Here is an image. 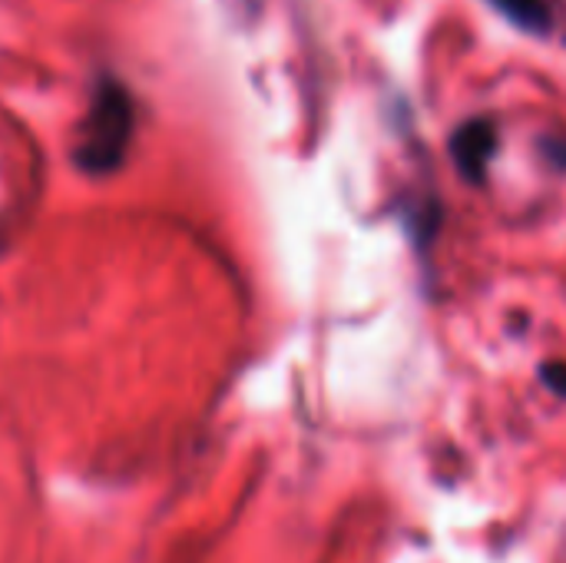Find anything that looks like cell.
I'll return each mask as SVG.
<instances>
[{"mask_svg":"<svg viewBox=\"0 0 566 563\" xmlns=\"http://www.w3.org/2000/svg\"><path fill=\"white\" fill-rule=\"evenodd\" d=\"M541 378H544V385H547L554 395L566 398V362H551V365H544V368H541Z\"/></svg>","mask_w":566,"mask_h":563,"instance_id":"4","label":"cell"},{"mask_svg":"<svg viewBox=\"0 0 566 563\" xmlns=\"http://www.w3.org/2000/svg\"><path fill=\"white\" fill-rule=\"evenodd\" d=\"M129 133H133L129 96L116 83H103L93 96L86 119L80 123L76 163L90 173H109L113 166H119Z\"/></svg>","mask_w":566,"mask_h":563,"instance_id":"1","label":"cell"},{"mask_svg":"<svg viewBox=\"0 0 566 563\" xmlns=\"http://www.w3.org/2000/svg\"><path fill=\"white\" fill-rule=\"evenodd\" d=\"M497 153V123L491 116H474L468 119L454 139H451V156H454V166L461 169V176L468 183H484L488 176V166Z\"/></svg>","mask_w":566,"mask_h":563,"instance_id":"2","label":"cell"},{"mask_svg":"<svg viewBox=\"0 0 566 563\" xmlns=\"http://www.w3.org/2000/svg\"><path fill=\"white\" fill-rule=\"evenodd\" d=\"M547 153L554 156V163H566V139H560V143H547Z\"/></svg>","mask_w":566,"mask_h":563,"instance_id":"5","label":"cell"},{"mask_svg":"<svg viewBox=\"0 0 566 563\" xmlns=\"http://www.w3.org/2000/svg\"><path fill=\"white\" fill-rule=\"evenodd\" d=\"M497 13H504L514 27L527 33H551L554 27V10L547 0H488Z\"/></svg>","mask_w":566,"mask_h":563,"instance_id":"3","label":"cell"}]
</instances>
